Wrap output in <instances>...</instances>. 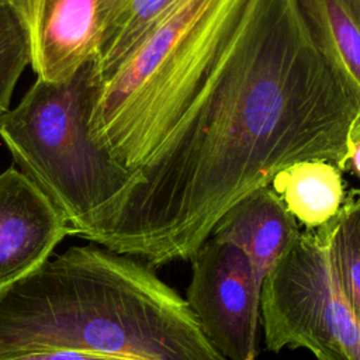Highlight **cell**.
<instances>
[{
    "instance_id": "6da1fadb",
    "label": "cell",
    "mask_w": 360,
    "mask_h": 360,
    "mask_svg": "<svg viewBox=\"0 0 360 360\" xmlns=\"http://www.w3.org/2000/svg\"><path fill=\"white\" fill-rule=\"evenodd\" d=\"M360 107L298 0H248L177 125L134 174L104 249L152 269L190 260L218 221L301 160L349 167Z\"/></svg>"
},
{
    "instance_id": "7a4b0ae2",
    "label": "cell",
    "mask_w": 360,
    "mask_h": 360,
    "mask_svg": "<svg viewBox=\"0 0 360 360\" xmlns=\"http://www.w3.org/2000/svg\"><path fill=\"white\" fill-rule=\"evenodd\" d=\"M42 349L127 360H226L146 263L72 246L0 290V359Z\"/></svg>"
},
{
    "instance_id": "3957f363",
    "label": "cell",
    "mask_w": 360,
    "mask_h": 360,
    "mask_svg": "<svg viewBox=\"0 0 360 360\" xmlns=\"http://www.w3.org/2000/svg\"><path fill=\"white\" fill-rule=\"evenodd\" d=\"M248 0H181L104 82L91 139L132 176L160 148L224 56Z\"/></svg>"
},
{
    "instance_id": "277c9868",
    "label": "cell",
    "mask_w": 360,
    "mask_h": 360,
    "mask_svg": "<svg viewBox=\"0 0 360 360\" xmlns=\"http://www.w3.org/2000/svg\"><path fill=\"white\" fill-rule=\"evenodd\" d=\"M93 60L65 82L37 79L0 115V136L21 172L65 215L70 235L103 245L134 184L90 136Z\"/></svg>"
},
{
    "instance_id": "5b68a950",
    "label": "cell",
    "mask_w": 360,
    "mask_h": 360,
    "mask_svg": "<svg viewBox=\"0 0 360 360\" xmlns=\"http://www.w3.org/2000/svg\"><path fill=\"white\" fill-rule=\"evenodd\" d=\"M260 323L266 349H308L318 360H360V323L330 270L318 229L301 232L263 278Z\"/></svg>"
},
{
    "instance_id": "8992f818",
    "label": "cell",
    "mask_w": 360,
    "mask_h": 360,
    "mask_svg": "<svg viewBox=\"0 0 360 360\" xmlns=\"http://www.w3.org/2000/svg\"><path fill=\"white\" fill-rule=\"evenodd\" d=\"M186 301L226 360H256L263 280L236 245L210 236L190 259Z\"/></svg>"
},
{
    "instance_id": "52a82bcc",
    "label": "cell",
    "mask_w": 360,
    "mask_h": 360,
    "mask_svg": "<svg viewBox=\"0 0 360 360\" xmlns=\"http://www.w3.org/2000/svg\"><path fill=\"white\" fill-rule=\"evenodd\" d=\"M37 79L58 83L93 60L110 18L108 0H14Z\"/></svg>"
},
{
    "instance_id": "ba28073f",
    "label": "cell",
    "mask_w": 360,
    "mask_h": 360,
    "mask_svg": "<svg viewBox=\"0 0 360 360\" xmlns=\"http://www.w3.org/2000/svg\"><path fill=\"white\" fill-rule=\"evenodd\" d=\"M68 235L65 215L28 176L0 173V290L44 264Z\"/></svg>"
},
{
    "instance_id": "9c48e42d",
    "label": "cell",
    "mask_w": 360,
    "mask_h": 360,
    "mask_svg": "<svg viewBox=\"0 0 360 360\" xmlns=\"http://www.w3.org/2000/svg\"><path fill=\"white\" fill-rule=\"evenodd\" d=\"M297 219L273 188L263 187L235 204L211 236L240 248L263 280L300 238Z\"/></svg>"
},
{
    "instance_id": "30bf717a",
    "label": "cell",
    "mask_w": 360,
    "mask_h": 360,
    "mask_svg": "<svg viewBox=\"0 0 360 360\" xmlns=\"http://www.w3.org/2000/svg\"><path fill=\"white\" fill-rule=\"evenodd\" d=\"M288 212L307 229L329 222L345 202L342 170L328 160H301L280 170L270 183Z\"/></svg>"
},
{
    "instance_id": "8fae6325",
    "label": "cell",
    "mask_w": 360,
    "mask_h": 360,
    "mask_svg": "<svg viewBox=\"0 0 360 360\" xmlns=\"http://www.w3.org/2000/svg\"><path fill=\"white\" fill-rule=\"evenodd\" d=\"M298 4L360 107V0H298Z\"/></svg>"
},
{
    "instance_id": "7c38bea8",
    "label": "cell",
    "mask_w": 360,
    "mask_h": 360,
    "mask_svg": "<svg viewBox=\"0 0 360 360\" xmlns=\"http://www.w3.org/2000/svg\"><path fill=\"white\" fill-rule=\"evenodd\" d=\"M180 1L127 0L103 34L93 59V82L101 83L107 80L145 35Z\"/></svg>"
},
{
    "instance_id": "4fadbf2b",
    "label": "cell",
    "mask_w": 360,
    "mask_h": 360,
    "mask_svg": "<svg viewBox=\"0 0 360 360\" xmlns=\"http://www.w3.org/2000/svg\"><path fill=\"white\" fill-rule=\"evenodd\" d=\"M316 229L335 281L360 323V190L352 191L339 212Z\"/></svg>"
},
{
    "instance_id": "5bb4252c",
    "label": "cell",
    "mask_w": 360,
    "mask_h": 360,
    "mask_svg": "<svg viewBox=\"0 0 360 360\" xmlns=\"http://www.w3.org/2000/svg\"><path fill=\"white\" fill-rule=\"evenodd\" d=\"M30 60L28 32L14 0H0V115L10 110L11 94Z\"/></svg>"
},
{
    "instance_id": "9a60e30c",
    "label": "cell",
    "mask_w": 360,
    "mask_h": 360,
    "mask_svg": "<svg viewBox=\"0 0 360 360\" xmlns=\"http://www.w3.org/2000/svg\"><path fill=\"white\" fill-rule=\"evenodd\" d=\"M0 360H127V359L94 353V352H86V350L42 349V350L18 353L14 356L3 357Z\"/></svg>"
},
{
    "instance_id": "2e32d148",
    "label": "cell",
    "mask_w": 360,
    "mask_h": 360,
    "mask_svg": "<svg viewBox=\"0 0 360 360\" xmlns=\"http://www.w3.org/2000/svg\"><path fill=\"white\" fill-rule=\"evenodd\" d=\"M349 166H352L354 174L357 177H360V139H357L354 142L352 155H350V160H349Z\"/></svg>"
}]
</instances>
